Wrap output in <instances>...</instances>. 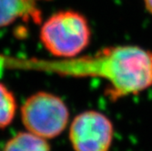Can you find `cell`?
<instances>
[{"label": "cell", "mask_w": 152, "mask_h": 151, "mask_svg": "<svg viewBox=\"0 0 152 151\" xmlns=\"http://www.w3.org/2000/svg\"><path fill=\"white\" fill-rule=\"evenodd\" d=\"M4 68L72 77H101L107 81L106 94L112 100L137 95L152 86V51L137 46L108 47L89 56L56 60L0 55V69Z\"/></svg>", "instance_id": "1"}, {"label": "cell", "mask_w": 152, "mask_h": 151, "mask_svg": "<svg viewBox=\"0 0 152 151\" xmlns=\"http://www.w3.org/2000/svg\"><path fill=\"white\" fill-rule=\"evenodd\" d=\"M40 41L54 57H77L89 44L91 30L87 18L79 12L63 10L55 13L41 26Z\"/></svg>", "instance_id": "2"}, {"label": "cell", "mask_w": 152, "mask_h": 151, "mask_svg": "<svg viewBox=\"0 0 152 151\" xmlns=\"http://www.w3.org/2000/svg\"><path fill=\"white\" fill-rule=\"evenodd\" d=\"M21 118L28 132L45 139H54L66 128L69 111L58 96L37 92L26 98L22 105Z\"/></svg>", "instance_id": "3"}, {"label": "cell", "mask_w": 152, "mask_h": 151, "mask_svg": "<svg viewBox=\"0 0 152 151\" xmlns=\"http://www.w3.org/2000/svg\"><path fill=\"white\" fill-rule=\"evenodd\" d=\"M113 136L111 121L95 110L75 117L69 129V139L75 151H108Z\"/></svg>", "instance_id": "4"}, {"label": "cell", "mask_w": 152, "mask_h": 151, "mask_svg": "<svg viewBox=\"0 0 152 151\" xmlns=\"http://www.w3.org/2000/svg\"><path fill=\"white\" fill-rule=\"evenodd\" d=\"M39 1L41 0H0V28L18 19L39 23L41 20Z\"/></svg>", "instance_id": "5"}, {"label": "cell", "mask_w": 152, "mask_h": 151, "mask_svg": "<svg viewBox=\"0 0 152 151\" xmlns=\"http://www.w3.org/2000/svg\"><path fill=\"white\" fill-rule=\"evenodd\" d=\"M3 151H50V146L35 134L20 132L7 142Z\"/></svg>", "instance_id": "6"}, {"label": "cell", "mask_w": 152, "mask_h": 151, "mask_svg": "<svg viewBox=\"0 0 152 151\" xmlns=\"http://www.w3.org/2000/svg\"><path fill=\"white\" fill-rule=\"evenodd\" d=\"M17 100L14 94L0 83V128L11 124L17 112Z\"/></svg>", "instance_id": "7"}, {"label": "cell", "mask_w": 152, "mask_h": 151, "mask_svg": "<svg viewBox=\"0 0 152 151\" xmlns=\"http://www.w3.org/2000/svg\"><path fill=\"white\" fill-rule=\"evenodd\" d=\"M146 9L152 15V0H144Z\"/></svg>", "instance_id": "8"}]
</instances>
